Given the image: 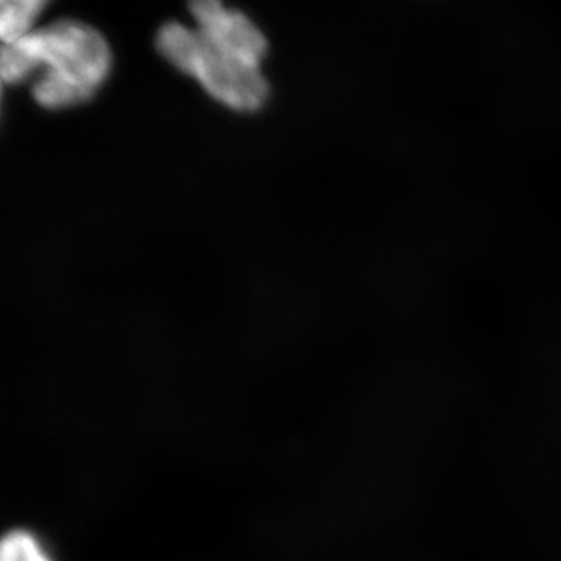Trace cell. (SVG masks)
Segmentation results:
<instances>
[{"label":"cell","mask_w":561,"mask_h":561,"mask_svg":"<svg viewBox=\"0 0 561 561\" xmlns=\"http://www.w3.org/2000/svg\"><path fill=\"white\" fill-rule=\"evenodd\" d=\"M157 47L165 60L194 77L214 101L227 108L250 113L267 101L268 83L261 62L201 28L169 22L158 32Z\"/></svg>","instance_id":"obj_2"},{"label":"cell","mask_w":561,"mask_h":561,"mask_svg":"<svg viewBox=\"0 0 561 561\" xmlns=\"http://www.w3.org/2000/svg\"><path fill=\"white\" fill-rule=\"evenodd\" d=\"M111 50L102 33L80 21L61 20L3 44L0 76L5 83L28 79L33 98L47 110L90 101L110 76Z\"/></svg>","instance_id":"obj_1"},{"label":"cell","mask_w":561,"mask_h":561,"mask_svg":"<svg viewBox=\"0 0 561 561\" xmlns=\"http://www.w3.org/2000/svg\"><path fill=\"white\" fill-rule=\"evenodd\" d=\"M0 561H51L43 546L24 530L10 531L0 548Z\"/></svg>","instance_id":"obj_4"},{"label":"cell","mask_w":561,"mask_h":561,"mask_svg":"<svg viewBox=\"0 0 561 561\" xmlns=\"http://www.w3.org/2000/svg\"><path fill=\"white\" fill-rule=\"evenodd\" d=\"M50 0H0V38L14 43L35 31L36 20Z\"/></svg>","instance_id":"obj_3"}]
</instances>
